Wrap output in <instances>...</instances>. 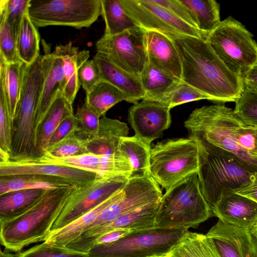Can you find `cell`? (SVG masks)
Masks as SVG:
<instances>
[{"mask_svg": "<svg viewBox=\"0 0 257 257\" xmlns=\"http://www.w3.org/2000/svg\"><path fill=\"white\" fill-rule=\"evenodd\" d=\"M182 62V81L218 102H235L244 85L242 78L230 71L206 41L196 37L174 40Z\"/></svg>", "mask_w": 257, "mask_h": 257, "instance_id": "obj_1", "label": "cell"}, {"mask_svg": "<svg viewBox=\"0 0 257 257\" xmlns=\"http://www.w3.org/2000/svg\"><path fill=\"white\" fill-rule=\"evenodd\" d=\"M246 125L232 109L223 104L196 108L184 122L189 138L206 151L231 157L257 172V157L240 145L241 135Z\"/></svg>", "mask_w": 257, "mask_h": 257, "instance_id": "obj_2", "label": "cell"}, {"mask_svg": "<svg viewBox=\"0 0 257 257\" xmlns=\"http://www.w3.org/2000/svg\"><path fill=\"white\" fill-rule=\"evenodd\" d=\"M76 187L48 190L24 213L1 222V245L17 252L32 243L45 241L68 196Z\"/></svg>", "mask_w": 257, "mask_h": 257, "instance_id": "obj_3", "label": "cell"}, {"mask_svg": "<svg viewBox=\"0 0 257 257\" xmlns=\"http://www.w3.org/2000/svg\"><path fill=\"white\" fill-rule=\"evenodd\" d=\"M45 75L42 55L30 65L24 63L22 90L13 119L10 160L34 157V119Z\"/></svg>", "mask_w": 257, "mask_h": 257, "instance_id": "obj_4", "label": "cell"}, {"mask_svg": "<svg viewBox=\"0 0 257 257\" xmlns=\"http://www.w3.org/2000/svg\"><path fill=\"white\" fill-rule=\"evenodd\" d=\"M212 216V208L201 192L195 173L178 182L163 195L156 227L197 228Z\"/></svg>", "mask_w": 257, "mask_h": 257, "instance_id": "obj_5", "label": "cell"}, {"mask_svg": "<svg viewBox=\"0 0 257 257\" xmlns=\"http://www.w3.org/2000/svg\"><path fill=\"white\" fill-rule=\"evenodd\" d=\"M197 145L199 156L197 175L200 188L211 208L223 192L234 191L257 181V172L233 158L210 153Z\"/></svg>", "mask_w": 257, "mask_h": 257, "instance_id": "obj_6", "label": "cell"}, {"mask_svg": "<svg viewBox=\"0 0 257 257\" xmlns=\"http://www.w3.org/2000/svg\"><path fill=\"white\" fill-rule=\"evenodd\" d=\"M150 163L151 176L166 191L188 176L198 173V145L189 138L158 143L151 148Z\"/></svg>", "mask_w": 257, "mask_h": 257, "instance_id": "obj_7", "label": "cell"}, {"mask_svg": "<svg viewBox=\"0 0 257 257\" xmlns=\"http://www.w3.org/2000/svg\"><path fill=\"white\" fill-rule=\"evenodd\" d=\"M187 229L154 227L133 231L109 243L95 245L89 257H155L167 255L180 242Z\"/></svg>", "mask_w": 257, "mask_h": 257, "instance_id": "obj_8", "label": "cell"}, {"mask_svg": "<svg viewBox=\"0 0 257 257\" xmlns=\"http://www.w3.org/2000/svg\"><path fill=\"white\" fill-rule=\"evenodd\" d=\"M253 35L231 16L221 21L206 41L226 67L241 77L257 63V43Z\"/></svg>", "mask_w": 257, "mask_h": 257, "instance_id": "obj_9", "label": "cell"}, {"mask_svg": "<svg viewBox=\"0 0 257 257\" xmlns=\"http://www.w3.org/2000/svg\"><path fill=\"white\" fill-rule=\"evenodd\" d=\"M28 13L38 28H87L101 15V0H30Z\"/></svg>", "mask_w": 257, "mask_h": 257, "instance_id": "obj_10", "label": "cell"}, {"mask_svg": "<svg viewBox=\"0 0 257 257\" xmlns=\"http://www.w3.org/2000/svg\"><path fill=\"white\" fill-rule=\"evenodd\" d=\"M131 177H98L75 187L68 196L51 232L66 226L122 189Z\"/></svg>", "mask_w": 257, "mask_h": 257, "instance_id": "obj_11", "label": "cell"}, {"mask_svg": "<svg viewBox=\"0 0 257 257\" xmlns=\"http://www.w3.org/2000/svg\"><path fill=\"white\" fill-rule=\"evenodd\" d=\"M126 13L146 31L162 33L172 40L196 37L206 40L198 29L189 25L153 0H121Z\"/></svg>", "mask_w": 257, "mask_h": 257, "instance_id": "obj_12", "label": "cell"}, {"mask_svg": "<svg viewBox=\"0 0 257 257\" xmlns=\"http://www.w3.org/2000/svg\"><path fill=\"white\" fill-rule=\"evenodd\" d=\"M146 35V31L139 26L115 35H103L96 42L97 52L120 68L140 77L148 63Z\"/></svg>", "mask_w": 257, "mask_h": 257, "instance_id": "obj_13", "label": "cell"}, {"mask_svg": "<svg viewBox=\"0 0 257 257\" xmlns=\"http://www.w3.org/2000/svg\"><path fill=\"white\" fill-rule=\"evenodd\" d=\"M160 201L146 204L123 213L111 222L90 228L68 244L66 247L87 253L98 237L112 230L124 229L133 231L156 227Z\"/></svg>", "mask_w": 257, "mask_h": 257, "instance_id": "obj_14", "label": "cell"}, {"mask_svg": "<svg viewBox=\"0 0 257 257\" xmlns=\"http://www.w3.org/2000/svg\"><path fill=\"white\" fill-rule=\"evenodd\" d=\"M31 158L43 163L67 166L93 172L103 178L131 177L133 172L128 160L122 155H104L87 153L73 157L56 158L44 154L39 157Z\"/></svg>", "mask_w": 257, "mask_h": 257, "instance_id": "obj_15", "label": "cell"}, {"mask_svg": "<svg viewBox=\"0 0 257 257\" xmlns=\"http://www.w3.org/2000/svg\"><path fill=\"white\" fill-rule=\"evenodd\" d=\"M171 108L159 102L143 99L128 110V120L135 136L147 145L159 138L171 123Z\"/></svg>", "mask_w": 257, "mask_h": 257, "instance_id": "obj_16", "label": "cell"}, {"mask_svg": "<svg viewBox=\"0 0 257 257\" xmlns=\"http://www.w3.org/2000/svg\"><path fill=\"white\" fill-rule=\"evenodd\" d=\"M42 175L61 178L80 186L99 177L96 174L75 168L43 163L32 158L0 163V177Z\"/></svg>", "mask_w": 257, "mask_h": 257, "instance_id": "obj_17", "label": "cell"}, {"mask_svg": "<svg viewBox=\"0 0 257 257\" xmlns=\"http://www.w3.org/2000/svg\"><path fill=\"white\" fill-rule=\"evenodd\" d=\"M206 235L221 257H257V238L249 230L218 220Z\"/></svg>", "mask_w": 257, "mask_h": 257, "instance_id": "obj_18", "label": "cell"}, {"mask_svg": "<svg viewBox=\"0 0 257 257\" xmlns=\"http://www.w3.org/2000/svg\"><path fill=\"white\" fill-rule=\"evenodd\" d=\"M45 54L42 55L45 75L41 94L35 113L34 129L36 134L48 110L57 95L64 91L65 77L61 59L51 52L50 47L42 41Z\"/></svg>", "mask_w": 257, "mask_h": 257, "instance_id": "obj_19", "label": "cell"}, {"mask_svg": "<svg viewBox=\"0 0 257 257\" xmlns=\"http://www.w3.org/2000/svg\"><path fill=\"white\" fill-rule=\"evenodd\" d=\"M212 210L222 222L247 230L257 223V203L232 191L223 192Z\"/></svg>", "mask_w": 257, "mask_h": 257, "instance_id": "obj_20", "label": "cell"}, {"mask_svg": "<svg viewBox=\"0 0 257 257\" xmlns=\"http://www.w3.org/2000/svg\"><path fill=\"white\" fill-rule=\"evenodd\" d=\"M148 62L160 71L182 81V62L174 40L152 31H146Z\"/></svg>", "mask_w": 257, "mask_h": 257, "instance_id": "obj_21", "label": "cell"}, {"mask_svg": "<svg viewBox=\"0 0 257 257\" xmlns=\"http://www.w3.org/2000/svg\"><path fill=\"white\" fill-rule=\"evenodd\" d=\"M93 59L99 67L101 80L119 90L125 96L126 101L135 104L144 99L145 91L140 77L117 67L100 52H97Z\"/></svg>", "mask_w": 257, "mask_h": 257, "instance_id": "obj_22", "label": "cell"}, {"mask_svg": "<svg viewBox=\"0 0 257 257\" xmlns=\"http://www.w3.org/2000/svg\"><path fill=\"white\" fill-rule=\"evenodd\" d=\"M124 187L107 199L82 215L66 226L51 232L45 243L56 246L65 247L81 234L89 229L100 213L124 193Z\"/></svg>", "mask_w": 257, "mask_h": 257, "instance_id": "obj_23", "label": "cell"}, {"mask_svg": "<svg viewBox=\"0 0 257 257\" xmlns=\"http://www.w3.org/2000/svg\"><path fill=\"white\" fill-rule=\"evenodd\" d=\"M129 128L127 124L117 119L103 116L100 119L98 134L86 138L88 153L97 155H121L118 151L120 139L127 137Z\"/></svg>", "mask_w": 257, "mask_h": 257, "instance_id": "obj_24", "label": "cell"}, {"mask_svg": "<svg viewBox=\"0 0 257 257\" xmlns=\"http://www.w3.org/2000/svg\"><path fill=\"white\" fill-rule=\"evenodd\" d=\"M54 53L62 60L65 86L63 95L67 101L73 104L80 87L78 80V70L81 64L88 60L89 51H79L70 42L65 45L56 47Z\"/></svg>", "mask_w": 257, "mask_h": 257, "instance_id": "obj_25", "label": "cell"}, {"mask_svg": "<svg viewBox=\"0 0 257 257\" xmlns=\"http://www.w3.org/2000/svg\"><path fill=\"white\" fill-rule=\"evenodd\" d=\"M72 112V105L65 99L63 92H60L50 107L36 134L34 157H39L46 152L50 140L60 122Z\"/></svg>", "mask_w": 257, "mask_h": 257, "instance_id": "obj_26", "label": "cell"}, {"mask_svg": "<svg viewBox=\"0 0 257 257\" xmlns=\"http://www.w3.org/2000/svg\"><path fill=\"white\" fill-rule=\"evenodd\" d=\"M140 78L145 91L143 99L167 106L173 91L181 81L160 71L149 62L141 73Z\"/></svg>", "mask_w": 257, "mask_h": 257, "instance_id": "obj_27", "label": "cell"}, {"mask_svg": "<svg viewBox=\"0 0 257 257\" xmlns=\"http://www.w3.org/2000/svg\"><path fill=\"white\" fill-rule=\"evenodd\" d=\"M76 186L65 179L42 175H20L0 177V195L22 190H54Z\"/></svg>", "mask_w": 257, "mask_h": 257, "instance_id": "obj_28", "label": "cell"}, {"mask_svg": "<svg viewBox=\"0 0 257 257\" xmlns=\"http://www.w3.org/2000/svg\"><path fill=\"white\" fill-rule=\"evenodd\" d=\"M47 191L22 190L0 195V222L12 219L24 213Z\"/></svg>", "mask_w": 257, "mask_h": 257, "instance_id": "obj_29", "label": "cell"}, {"mask_svg": "<svg viewBox=\"0 0 257 257\" xmlns=\"http://www.w3.org/2000/svg\"><path fill=\"white\" fill-rule=\"evenodd\" d=\"M166 257H221L213 241L206 234L187 231Z\"/></svg>", "mask_w": 257, "mask_h": 257, "instance_id": "obj_30", "label": "cell"}, {"mask_svg": "<svg viewBox=\"0 0 257 257\" xmlns=\"http://www.w3.org/2000/svg\"><path fill=\"white\" fill-rule=\"evenodd\" d=\"M151 148L135 135L120 139L118 151L128 160L133 170L132 177L150 175Z\"/></svg>", "mask_w": 257, "mask_h": 257, "instance_id": "obj_31", "label": "cell"}, {"mask_svg": "<svg viewBox=\"0 0 257 257\" xmlns=\"http://www.w3.org/2000/svg\"><path fill=\"white\" fill-rule=\"evenodd\" d=\"M40 37L38 27L33 23L28 11L24 15L17 34V50L19 59L30 65L40 55Z\"/></svg>", "mask_w": 257, "mask_h": 257, "instance_id": "obj_32", "label": "cell"}, {"mask_svg": "<svg viewBox=\"0 0 257 257\" xmlns=\"http://www.w3.org/2000/svg\"><path fill=\"white\" fill-rule=\"evenodd\" d=\"M191 13L197 29L205 37L221 22L220 5L215 0H180Z\"/></svg>", "mask_w": 257, "mask_h": 257, "instance_id": "obj_33", "label": "cell"}, {"mask_svg": "<svg viewBox=\"0 0 257 257\" xmlns=\"http://www.w3.org/2000/svg\"><path fill=\"white\" fill-rule=\"evenodd\" d=\"M101 4L105 25L104 35H117L138 27L126 13L121 0H101Z\"/></svg>", "mask_w": 257, "mask_h": 257, "instance_id": "obj_34", "label": "cell"}, {"mask_svg": "<svg viewBox=\"0 0 257 257\" xmlns=\"http://www.w3.org/2000/svg\"><path fill=\"white\" fill-rule=\"evenodd\" d=\"M126 101L124 95L108 82L101 80L86 92L85 102L100 117L116 103Z\"/></svg>", "mask_w": 257, "mask_h": 257, "instance_id": "obj_35", "label": "cell"}, {"mask_svg": "<svg viewBox=\"0 0 257 257\" xmlns=\"http://www.w3.org/2000/svg\"><path fill=\"white\" fill-rule=\"evenodd\" d=\"M23 64L21 61L10 64L0 62V82L3 84L13 119L22 90Z\"/></svg>", "mask_w": 257, "mask_h": 257, "instance_id": "obj_36", "label": "cell"}, {"mask_svg": "<svg viewBox=\"0 0 257 257\" xmlns=\"http://www.w3.org/2000/svg\"><path fill=\"white\" fill-rule=\"evenodd\" d=\"M0 62L10 64L20 61L17 50V32L4 15L0 14Z\"/></svg>", "mask_w": 257, "mask_h": 257, "instance_id": "obj_37", "label": "cell"}, {"mask_svg": "<svg viewBox=\"0 0 257 257\" xmlns=\"http://www.w3.org/2000/svg\"><path fill=\"white\" fill-rule=\"evenodd\" d=\"M87 153L88 152L86 138L76 133L48 148L44 154L56 158H65Z\"/></svg>", "mask_w": 257, "mask_h": 257, "instance_id": "obj_38", "label": "cell"}, {"mask_svg": "<svg viewBox=\"0 0 257 257\" xmlns=\"http://www.w3.org/2000/svg\"><path fill=\"white\" fill-rule=\"evenodd\" d=\"M235 102L234 113L247 125L257 127V91L244 87Z\"/></svg>", "mask_w": 257, "mask_h": 257, "instance_id": "obj_39", "label": "cell"}, {"mask_svg": "<svg viewBox=\"0 0 257 257\" xmlns=\"http://www.w3.org/2000/svg\"><path fill=\"white\" fill-rule=\"evenodd\" d=\"M13 126L3 84L0 82V149L11 154Z\"/></svg>", "mask_w": 257, "mask_h": 257, "instance_id": "obj_40", "label": "cell"}, {"mask_svg": "<svg viewBox=\"0 0 257 257\" xmlns=\"http://www.w3.org/2000/svg\"><path fill=\"white\" fill-rule=\"evenodd\" d=\"M16 255L17 257H89L88 253L49 245L45 241Z\"/></svg>", "mask_w": 257, "mask_h": 257, "instance_id": "obj_41", "label": "cell"}, {"mask_svg": "<svg viewBox=\"0 0 257 257\" xmlns=\"http://www.w3.org/2000/svg\"><path fill=\"white\" fill-rule=\"evenodd\" d=\"M78 121L77 133L84 138L94 137L98 134L100 116L84 102L79 106L75 114Z\"/></svg>", "mask_w": 257, "mask_h": 257, "instance_id": "obj_42", "label": "cell"}, {"mask_svg": "<svg viewBox=\"0 0 257 257\" xmlns=\"http://www.w3.org/2000/svg\"><path fill=\"white\" fill-rule=\"evenodd\" d=\"M30 2V0L0 1V14L4 15L7 21L17 32L28 10Z\"/></svg>", "mask_w": 257, "mask_h": 257, "instance_id": "obj_43", "label": "cell"}, {"mask_svg": "<svg viewBox=\"0 0 257 257\" xmlns=\"http://www.w3.org/2000/svg\"><path fill=\"white\" fill-rule=\"evenodd\" d=\"M201 99L212 101L211 97L208 95L181 81L173 91L168 106L172 108L186 102Z\"/></svg>", "mask_w": 257, "mask_h": 257, "instance_id": "obj_44", "label": "cell"}, {"mask_svg": "<svg viewBox=\"0 0 257 257\" xmlns=\"http://www.w3.org/2000/svg\"><path fill=\"white\" fill-rule=\"evenodd\" d=\"M78 80L80 85L85 92L90 90L102 80L99 67L93 58L86 60L80 66L78 70Z\"/></svg>", "mask_w": 257, "mask_h": 257, "instance_id": "obj_45", "label": "cell"}, {"mask_svg": "<svg viewBox=\"0 0 257 257\" xmlns=\"http://www.w3.org/2000/svg\"><path fill=\"white\" fill-rule=\"evenodd\" d=\"M78 130V121L75 115L73 112L68 114L62 120L55 131L48 149L65 138L77 133Z\"/></svg>", "mask_w": 257, "mask_h": 257, "instance_id": "obj_46", "label": "cell"}, {"mask_svg": "<svg viewBox=\"0 0 257 257\" xmlns=\"http://www.w3.org/2000/svg\"><path fill=\"white\" fill-rule=\"evenodd\" d=\"M153 1L168 9L175 16L197 29L191 13L180 2V0H153Z\"/></svg>", "mask_w": 257, "mask_h": 257, "instance_id": "obj_47", "label": "cell"}, {"mask_svg": "<svg viewBox=\"0 0 257 257\" xmlns=\"http://www.w3.org/2000/svg\"><path fill=\"white\" fill-rule=\"evenodd\" d=\"M131 232L124 229H115L98 237L95 241L94 245L109 243L114 242Z\"/></svg>", "mask_w": 257, "mask_h": 257, "instance_id": "obj_48", "label": "cell"}, {"mask_svg": "<svg viewBox=\"0 0 257 257\" xmlns=\"http://www.w3.org/2000/svg\"><path fill=\"white\" fill-rule=\"evenodd\" d=\"M242 81L244 87L257 91V63L244 73Z\"/></svg>", "mask_w": 257, "mask_h": 257, "instance_id": "obj_49", "label": "cell"}, {"mask_svg": "<svg viewBox=\"0 0 257 257\" xmlns=\"http://www.w3.org/2000/svg\"><path fill=\"white\" fill-rule=\"evenodd\" d=\"M232 191L248 198L257 203V181Z\"/></svg>", "mask_w": 257, "mask_h": 257, "instance_id": "obj_50", "label": "cell"}, {"mask_svg": "<svg viewBox=\"0 0 257 257\" xmlns=\"http://www.w3.org/2000/svg\"><path fill=\"white\" fill-rule=\"evenodd\" d=\"M11 154L0 149V163H4L10 160Z\"/></svg>", "mask_w": 257, "mask_h": 257, "instance_id": "obj_51", "label": "cell"}, {"mask_svg": "<svg viewBox=\"0 0 257 257\" xmlns=\"http://www.w3.org/2000/svg\"><path fill=\"white\" fill-rule=\"evenodd\" d=\"M0 257H17V255L1 250Z\"/></svg>", "mask_w": 257, "mask_h": 257, "instance_id": "obj_52", "label": "cell"}, {"mask_svg": "<svg viewBox=\"0 0 257 257\" xmlns=\"http://www.w3.org/2000/svg\"><path fill=\"white\" fill-rule=\"evenodd\" d=\"M250 231L251 233L257 238V223Z\"/></svg>", "mask_w": 257, "mask_h": 257, "instance_id": "obj_53", "label": "cell"}, {"mask_svg": "<svg viewBox=\"0 0 257 257\" xmlns=\"http://www.w3.org/2000/svg\"><path fill=\"white\" fill-rule=\"evenodd\" d=\"M155 257H166V255L165 256H155Z\"/></svg>", "mask_w": 257, "mask_h": 257, "instance_id": "obj_54", "label": "cell"}]
</instances>
